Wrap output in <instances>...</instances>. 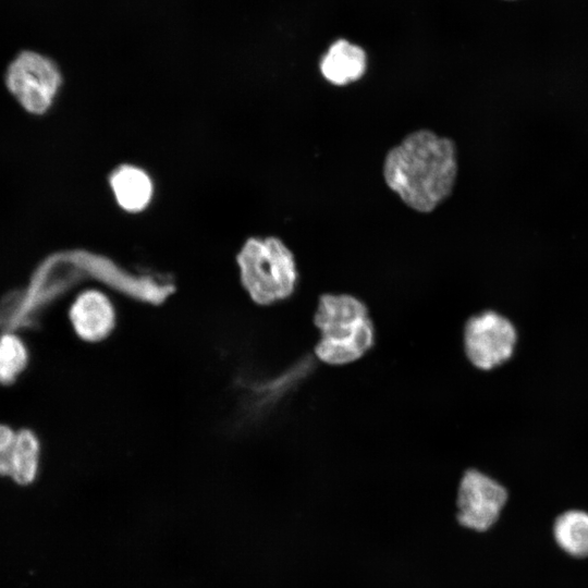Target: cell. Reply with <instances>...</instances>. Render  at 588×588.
Returning <instances> with one entry per match:
<instances>
[{
	"label": "cell",
	"mask_w": 588,
	"mask_h": 588,
	"mask_svg": "<svg viewBox=\"0 0 588 588\" xmlns=\"http://www.w3.org/2000/svg\"><path fill=\"white\" fill-rule=\"evenodd\" d=\"M457 175L455 143L430 130L412 132L392 147L383 179L401 200L418 212H431L452 193Z\"/></svg>",
	"instance_id": "cell-1"
},
{
	"label": "cell",
	"mask_w": 588,
	"mask_h": 588,
	"mask_svg": "<svg viewBox=\"0 0 588 588\" xmlns=\"http://www.w3.org/2000/svg\"><path fill=\"white\" fill-rule=\"evenodd\" d=\"M318 340L313 354L329 367L362 360L377 342V329L368 304L352 293H321L313 314Z\"/></svg>",
	"instance_id": "cell-2"
},
{
	"label": "cell",
	"mask_w": 588,
	"mask_h": 588,
	"mask_svg": "<svg viewBox=\"0 0 588 588\" xmlns=\"http://www.w3.org/2000/svg\"><path fill=\"white\" fill-rule=\"evenodd\" d=\"M237 265L241 283L257 305L271 306L295 293L297 265L293 253L278 237L247 240L237 255Z\"/></svg>",
	"instance_id": "cell-3"
},
{
	"label": "cell",
	"mask_w": 588,
	"mask_h": 588,
	"mask_svg": "<svg viewBox=\"0 0 588 588\" xmlns=\"http://www.w3.org/2000/svg\"><path fill=\"white\" fill-rule=\"evenodd\" d=\"M519 334L506 315L485 308L470 315L462 328V348L468 364L489 372L507 364L514 356Z\"/></svg>",
	"instance_id": "cell-4"
},
{
	"label": "cell",
	"mask_w": 588,
	"mask_h": 588,
	"mask_svg": "<svg viewBox=\"0 0 588 588\" xmlns=\"http://www.w3.org/2000/svg\"><path fill=\"white\" fill-rule=\"evenodd\" d=\"M61 82L57 65L34 51L21 52L5 74L9 91L25 111L36 115L52 106Z\"/></svg>",
	"instance_id": "cell-5"
},
{
	"label": "cell",
	"mask_w": 588,
	"mask_h": 588,
	"mask_svg": "<svg viewBox=\"0 0 588 588\" xmlns=\"http://www.w3.org/2000/svg\"><path fill=\"white\" fill-rule=\"evenodd\" d=\"M509 494L505 487L475 467L466 468L456 489L457 523L475 531H486L499 519Z\"/></svg>",
	"instance_id": "cell-6"
},
{
	"label": "cell",
	"mask_w": 588,
	"mask_h": 588,
	"mask_svg": "<svg viewBox=\"0 0 588 588\" xmlns=\"http://www.w3.org/2000/svg\"><path fill=\"white\" fill-rule=\"evenodd\" d=\"M69 319L78 338L88 343H99L114 331L118 313L106 293L87 290L72 303Z\"/></svg>",
	"instance_id": "cell-7"
},
{
	"label": "cell",
	"mask_w": 588,
	"mask_h": 588,
	"mask_svg": "<svg viewBox=\"0 0 588 588\" xmlns=\"http://www.w3.org/2000/svg\"><path fill=\"white\" fill-rule=\"evenodd\" d=\"M366 68L367 56L364 49L345 39L334 41L320 61L322 76L338 86L358 81Z\"/></svg>",
	"instance_id": "cell-8"
},
{
	"label": "cell",
	"mask_w": 588,
	"mask_h": 588,
	"mask_svg": "<svg viewBox=\"0 0 588 588\" xmlns=\"http://www.w3.org/2000/svg\"><path fill=\"white\" fill-rule=\"evenodd\" d=\"M110 185L121 208L130 212L142 211L152 197V182L142 169L124 164L110 176Z\"/></svg>",
	"instance_id": "cell-9"
},
{
	"label": "cell",
	"mask_w": 588,
	"mask_h": 588,
	"mask_svg": "<svg viewBox=\"0 0 588 588\" xmlns=\"http://www.w3.org/2000/svg\"><path fill=\"white\" fill-rule=\"evenodd\" d=\"M553 532L565 552L577 558L588 556V513L572 510L561 514Z\"/></svg>",
	"instance_id": "cell-10"
},
{
	"label": "cell",
	"mask_w": 588,
	"mask_h": 588,
	"mask_svg": "<svg viewBox=\"0 0 588 588\" xmlns=\"http://www.w3.org/2000/svg\"><path fill=\"white\" fill-rule=\"evenodd\" d=\"M39 443L36 436L28 430L16 433L13 469L11 477L21 485L30 483L38 469Z\"/></svg>",
	"instance_id": "cell-11"
},
{
	"label": "cell",
	"mask_w": 588,
	"mask_h": 588,
	"mask_svg": "<svg viewBox=\"0 0 588 588\" xmlns=\"http://www.w3.org/2000/svg\"><path fill=\"white\" fill-rule=\"evenodd\" d=\"M27 352L22 341L15 335L0 339V382L13 380L25 367Z\"/></svg>",
	"instance_id": "cell-12"
},
{
	"label": "cell",
	"mask_w": 588,
	"mask_h": 588,
	"mask_svg": "<svg viewBox=\"0 0 588 588\" xmlns=\"http://www.w3.org/2000/svg\"><path fill=\"white\" fill-rule=\"evenodd\" d=\"M15 439L16 433L0 425V475H12Z\"/></svg>",
	"instance_id": "cell-13"
}]
</instances>
